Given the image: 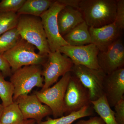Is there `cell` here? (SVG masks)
I'll list each match as a JSON object with an SVG mask.
<instances>
[{
    "instance_id": "obj_3",
    "label": "cell",
    "mask_w": 124,
    "mask_h": 124,
    "mask_svg": "<svg viewBox=\"0 0 124 124\" xmlns=\"http://www.w3.org/2000/svg\"><path fill=\"white\" fill-rule=\"evenodd\" d=\"M36 48L26 41L21 39L13 48L2 54L8 63L12 73L23 67L44 65L48 54L41 55L36 53Z\"/></svg>"
},
{
    "instance_id": "obj_10",
    "label": "cell",
    "mask_w": 124,
    "mask_h": 124,
    "mask_svg": "<svg viewBox=\"0 0 124 124\" xmlns=\"http://www.w3.org/2000/svg\"><path fill=\"white\" fill-rule=\"evenodd\" d=\"M58 51L67 56L75 65H82L92 69H100L98 61L100 51L93 44L80 46H66L60 47Z\"/></svg>"
},
{
    "instance_id": "obj_16",
    "label": "cell",
    "mask_w": 124,
    "mask_h": 124,
    "mask_svg": "<svg viewBox=\"0 0 124 124\" xmlns=\"http://www.w3.org/2000/svg\"><path fill=\"white\" fill-rule=\"evenodd\" d=\"M89 29L88 26L84 21L63 38L70 46H83L92 44Z\"/></svg>"
},
{
    "instance_id": "obj_27",
    "label": "cell",
    "mask_w": 124,
    "mask_h": 124,
    "mask_svg": "<svg viewBox=\"0 0 124 124\" xmlns=\"http://www.w3.org/2000/svg\"><path fill=\"white\" fill-rule=\"evenodd\" d=\"M0 72L5 78L10 77L12 74L11 68L8 63L2 55H0Z\"/></svg>"
},
{
    "instance_id": "obj_2",
    "label": "cell",
    "mask_w": 124,
    "mask_h": 124,
    "mask_svg": "<svg viewBox=\"0 0 124 124\" xmlns=\"http://www.w3.org/2000/svg\"><path fill=\"white\" fill-rule=\"evenodd\" d=\"M16 28L21 39L35 46L39 54H48L50 50L40 17L19 15Z\"/></svg>"
},
{
    "instance_id": "obj_21",
    "label": "cell",
    "mask_w": 124,
    "mask_h": 124,
    "mask_svg": "<svg viewBox=\"0 0 124 124\" xmlns=\"http://www.w3.org/2000/svg\"><path fill=\"white\" fill-rule=\"evenodd\" d=\"M21 39L16 28L0 36V55L13 48Z\"/></svg>"
},
{
    "instance_id": "obj_28",
    "label": "cell",
    "mask_w": 124,
    "mask_h": 124,
    "mask_svg": "<svg viewBox=\"0 0 124 124\" xmlns=\"http://www.w3.org/2000/svg\"><path fill=\"white\" fill-rule=\"evenodd\" d=\"M75 124H105L104 121L98 116L91 117L87 120H81L78 121Z\"/></svg>"
},
{
    "instance_id": "obj_1",
    "label": "cell",
    "mask_w": 124,
    "mask_h": 124,
    "mask_svg": "<svg viewBox=\"0 0 124 124\" xmlns=\"http://www.w3.org/2000/svg\"><path fill=\"white\" fill-rule=\"evenodd\" d=\"M117 0H81L79 10L89 27L100 28L115 22Z\"/></svg>"
},
{
    "instance_id": "obj_14",
    "label": "cell",
    "mask_w": 124,
    "mask_h": 124,
    "mask_svg": "<svg viewBox=\"0 0 124 124\" xmlns=\"http://www.w3.org/2000/svg\"><path fill=\"white\" fill-rule=\"evenodd\" d=\"M92 44L100 51H106L112 45L120 38L122 31L115 22L100 28L89 27Z\"/></svg>"
},
{
    "instance_id": "obj_22",
    "label": "cell",
    "mask_w": 124,
    "mask_h": 124,
    "mask_svg": "<svg viewBox=\"0 0 124 124\" xmlns=\"http://www.w3.org/2000/svg\"><path fill=\"white\" fill-rule=\"evenodd\" d=\"M0 72V98L4 107H7L14 102L13 97L14 88L10 81H7Z\"/></svg>"
},
{
    "instance_id": "obj_17",
    "label": "cell",
    "mask_w": 124,
    "mask_h": 124,
    "mask_svg": "<svg viewBox=\"0 0 124 124\" xmlns=\"http://www.w3.org/2000/svg\"><path fill=\"white\" fill-rule=\"evenodd\" d=\"M52 0H26L18 10V15H29L40 17L53 4Z\"/></svg>"
},
{
    "instance_id": "obj_30",
    "label": "cell",
    "mask_w": 124,
    "mask_h": 124,
    "mask_svg": "<svg viewBox=\"0 0 124 124\" xmlns=\"http://www.w3.org/2000/svg\"><path fill=\"white\" fill-rule=\"evenodd\" d=\"M36 121L33 119L27 120L23 124H34Z\"/></svg>"
},
{
    "instance_id": "obj_31",
    "label": "cell",
    "mask_w": 124,
    "mask_h": 124,
    "mask_svg": "<svg viewBox=\"0 0 124 124\" xmlns=\"http://www.w3.org/2000/svg\"><path fill=\"white\" fill-rule=\"evenodd\" d=\"M4 107L1 104H0V119L2 115V112L4 110Z\"/></svg>"
},
{
    "instance_id": "obj_19",
    "label": "cell",
    "mask_w": 124,
    "mask_h": 124,
    "mask_svg": "<svg viewBox=\"0 0 124 124\" xmlns=\"http://www.w3.org/2000/svg\"><path fill=\"white\" fill-rule=\"evenodd\" d=\"M26 120L17 102L14 101L13 103L4 107L0 123L2 124H23Z\"/></svg>"
},
{
    "instance_id": "obj_24",
    "label": "cell",
    "mask_w": 124,
    "mask_h": 124,
    "mask_svg": "<svg viewBox=\"0 0 124 124\" xmlns=\"http://www.w3.org/2000/svg\"><path fill=\"white\" fill-rule=\"evenodd\" d=\"M26 0H0V13L13 12L17 13Z\"/></svg>"
},
{
    "instance_id": "obj_32",
    "label": "cell",
    "mask_w": 124,
    "mask_h": 124,
    "mask_svg": "<svg viewBox=\"0 0 124 124\" xmlns=\"http://www.w3.org/2000/svg\"><path fill=\"white\" fill-rule=\"evenodd\" d=\"M0 124H1V123H0Z\"/></svg>"
},
{
    "instance_id": "obj_29",
    "label": "cell",
    "mask_w": 124,
    "mask_h": 124,
    "mask_svg": "<svg viewBox=\"0 0 124 124\" xmlns=\"http://www.w3.org/2000/svg\"><path fill=\"white\" fill-rule=\"evenodd\" d=\"M81 0H58L65 6H69L78 10Z\"/></svg>"
},
{
    "instance_id": "obj_25",
    "label": "cell",
    "mask_w": 124,
    "mask_h": 124,
    "mask_svg": "<svg viewBox=\"0 0 124 124\" xmlns=\"http://www.w3.org/2000/svg\"><path fill=\"white\" fill-rule=\"evenodd\" d=\"M121 30L124 28V0H117L116 14L115 22Z\"/></svg>"
},
{
    "instance_id": "obj_33",
    "label": "cell",
    "mask_w": 124,
    "mask_h": 124,
    "mask_svg": "<svg viewBox=\"0 0 124 124\" xmlns=\"http://www.w3.org/2000/svg\"></svg>"
},
{
    "instance_id": "obj_18",
    "label": "cell",
    "mask_w": 124,
    "mask_h": 124,
    "mask_svg": "<svg viewBox=\"0 0 124 124\" xmlns=\"http://www.w3.org/2000/svg\"><path fill=\"white\" fill-rule=\"evenodd\" d=\"M91 102L94 110L105 124H117L115 117V111L108 104L105 95L103 94L98 99Z\"/></svg>"
},
{
    "instance_id": "obj_8",
    "label": "cell",
    "mask_w": 124,
    "mask_h": 124,
    "mask_svg": "<svg viewBox=\"0 0 124 124\" xmlns=\"http://www.w3.org/2000/svg\"><path fill=\"white\" fill-rule=\"evenodd\" d=\"M88 90L75 76H71L64 98V114L66 115L91 104Z\"/></svg>"
},
{
    "instance_id": "obj_5",
    "label": "cell",
    "mask_w": 124,
    "mask_h": 124,
    "mask_svg": "<svg viewBox=\"0 0 124 124\" xmlns=\"http://www.w3.org/2000/svg\"><path fill=\"white\" fill-rule=\"evenodd\" d=\"M71 75V72H68L52 87L34 93L40 101L51 109L54 118L61 117L64 114V96Z\"/></svg>"
},
{
    "instance_id": "obj_11",
    "label": "cell",
    "mask_w": 124,
    "mask_h": 124,
    "mask_svg": "<svg viewBox=\"0 0 124 124\" xmlns=\"http://www.w3.org/2000/svg\"><path fill=\"white\" fill-rule=\"evenodd\" d=\"M99 66L106 75L124 67V46L120 38L105 51H99L98 55Z\"/></svg>"
},
{
    "instance_id": "obj_20",
    "label": "cell",
    "mask_w": 124,
    "mask_h": 124,
    "mask_svg": "<svg viewBox=\"0 0 124 124\" xmlns=\"http://www.w3.org/2000/svg\"><path fill=\"white\" fill-rule=\"evenodd\" d=\"M89 108L90 107H84L79 110L58 118L47 117L45 121H41L38 124H72L81 118L92 115L93 113Z\"/></svg>"
},
{
    "instance_id": "obj_15",
    "label": "cell",
    "mask_w": 124,
    "mask_h": 124,
    "mask_svg": "<svg viewBox=\"0 0 124 124\" xmlns=\"http://www.w3.org/2000/svg\"><path fill=\"white\" fill-rule=\"evenodd\" d=\"M84 22L82 14L79 10L66 6L58 15V28L60 35L63 37Z\"/></svg>"
},
{
    "instance_id": "obj_4",
    "label": "cell",
    "mask_w": 124,
    "mask_h": 124,
    "mask_svg": "<svg viewBox=\"0 0 124 124\" xmlns=\"http://www.w3.org/2000/svg\"><path fill=\"white\" fill-rule=\"evenodd\" d=\"M42 66L32 65L23 67L12 73L10 82L14 88V101L20 95L28 94L35 87L42 88L44 78L42 75Z\"/></svg>"
},
{
    "instance_id": "obj_6",
    "label": "cell",
    "mask_w": 124,
    "mask_h": 124,
    "mask_svg": "<svg viewBox=\"0 0 124 124\" xmlns=\"http://www.w3.org/2000/svg\"><path fill=\"white\" fill-rule=\"evenodd\" d=\"M73 65L69 57L58 50L54 52L50 51L46 62L42 66L44 84L40 91L48 88L57 82L60 77L71 72Z\"/></svg>"
},
{
    "instance_id": "obj_23",
    "label": "cell",
    "mask_w": 124,
    "mask_h": 124,
    "mask_svg": "<svg viewBox=\"0 0 124 124\" xmlns=\"http://www.w3.org/2000/svg\"><path fill=\"white\" fill-rule=\"evenodd\" d=\"M19 15L17 13L11 12L0 13V36L16 28Z\"/></svg>"
},
{
    "instance_id": "obj_7",
    "label": "cell",
    "mask_w": 124,
    "mask_h": 124,
    "mask_svg": "<svg viewBox=\"0 0 124 124\" xmlns=\"http://www.w3.org/2000/svg\"><path fill=\"white\" fill-rule=\"evenodd\" d=\"M65 7L58 0H54L48 9L40 17L50 52H55L62 46L69 45L60 35L58 26V14Z\"/></svg>"
},
{
    "instance_id": "obj_13",
    "label": "cell",
    "mask_w": 124,
    "mask_h": 124,
    "mask_svg": "<svg viewBox=\"0 0 124 124\" xmlns=\"http://www.w3.org/2000/svg\"><path fill=\"white\" fill-rule=\"evenodd\" d=\"M103 94L111 108L124 98V68L106 75L103 84Z\"/></svg>"
},
{
    "instance_id": "obj_12",
    "label": "cell",
    "mask_w": 124,
    "mask_h": 124,
    "mask_svg": "<svg viewBox=\"0 0 124 124\" xmlns=\"http://www.w3.org/2000/svg\"><path fill=\"white\" fill-rule=\"evenodd\" d=\"M15 101L17 103L25 120H34L38 124L44 117L52 115L50 108L42 104L35 93L20 95Z\"/></svg>"
},
{
    "instance_id": "obj_26",
    "label": "cell",
    "mask_w": 124,
    "mask_h": 124,
    "mask_svg": "<svg viewBox=\"0 0 124 124\" xmlns=\"http://www.w3.org/2000/svg\"><path fill=\"white\" fill-rule=\"evenodd\" d=\"M114 107L115 117L117 124H124V98L118 102Z\"/></svg>"
},
{
    "instance_id": "obj_9",
    "label": "cell",
    "mask_w": 124,
    "mask_h": 124,
    "mask_svg": "<svg viewBox=\"0 0 124 124\" xmlns=\"http://www.w3.org/2000/svg\"><path fill=\"white\" fill-rule=\"evenodd\" d=\"M71 72L88 90L91 101L103 95V84L106 75L100 68L92 69L82 65L74 64Z\"/></svg>"
}]
</instances>
